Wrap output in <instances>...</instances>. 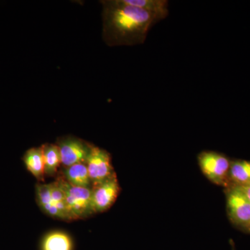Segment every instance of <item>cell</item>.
<instances>
[{
  "label": "cell",
  "mask_w": 250,
  "mask_h": 250,
  "mask_svg": "<svg viewBox=\"0 0 250 250\" xmlns=\"http://www.w3.org/2000/svg\"><path fill=\"white\" fill-rule=\"evenodd\" d=\"M103 39L109 47L144 43L151 28L160 22L156 15L126 4L123 0H104Z\"/></svg>",
  "instance_id": "cell-1"
},
{
  "label": "cell",
  "mask_w": 250,
  "mask_h": 250,
  "mask_svg": "<svg viewBox=\"0 0 250 250\" xmlns=\"http://www.w3.org/2000/svg\"><path fill=\"white\" fill-rule=\"evenodd\" d=\"M57 180L65 192L67 213L70 220L86 218L95 213L92 205L91 188L72 185L60 174Z\"/></svg>",
  "instance_id": "cell-2"
},
{
  "label": "cell",
  "mask_w": 250,
  "mask_h": 250,
  "mask_svg": "<svg viewBox=\"0 0 250 250\" xmlns=\"http://www.w3.org/2000/svg\"><path fill=\"white\" fill-rule=\"evenodd\" d=\"M199 166L210 182L228 188L231 161L220 152L203 151L197 156Z\"/></svg>",
  "instance_id": "cell-3"
},
{
  "label": "cell",
  "mask_w": 250,
  "mask_h": 250,
  "mask_svg": "<svg viewBox=\"0 0 250 250\" xmlns=\"http://www.w3.org/2000/svg\"><path fill=\"white\" fill-rule=\"evenodd\" d=\"M227 208L233 225L250 234V202L238 187L226 188Z\"/></svg>",
  "instance_id": "cell-4"
},
{
  "label": "cell",
  "mask_w": 250,
  "mask_h": 250,
  "mask_svg": "<svg viewBox=\"0 0 250 250\" xmlns=\"http://www.w3.org/2000/svg\"><path fill=\"white\" fill-rule=\"evenodd\" d=\"M92 187L103 183L116 174L111 163V154L102 148L91 145L85 161ZM91 187V188H92Z\"/></svg>",
  "instance_id": "cell-5"
},
{
  "label": "cell",
  "mask_w": 250,
  "mask_h": 250,
  "mask_svg": "<svg viewBox=\"0 0 250 250\" xmlns=\"http://www.w3.org/2000/svg\"><path fill=\"white\" fill-rule=\"evenodd\" d=\"M56 144L59 146L63 167L85 163L92 145L75 136L60 138Z\"/></svg>",
  "instance_id": "cell-6"
},
{
  "label": "cell",
  "mask_w": 250,
  "mask_h": 250,
  "mask_svg": "<svg viewBox=\"0 0 250 250\" xmlns=\"http://www.w3.org/2000/svg\"><path fill=\"white\" fill-rule=\"evenodd\" d=\"M91 190L92 205L95 213L106 211L116 202L121 190L116 174L92 187Z\"/></svg>",
  "instance_id": "cell-7"
},
{
  "label": "cell",
  "mask_w": 250,
  "mask_h": 250,
  "mask_svg": "<svg viewBox=\"0 0 250 250\" xmlns=\"http://www.w3.org/2000/svg\"><path fill=\"white\" fill-rule=\"evenodd\" d=\"M26 168L39 182L45 181V161L42 146L31 147L22 157Z\"/></svg>",
  "instance_id": "cell-8"
},
{
  "label": "cell",
  "mask_w": 250,
  "mask_h": 250,
  "mask_svg": "<svg viewBox=\"0 0 250 250\" xmlns=\"http://www.w3.org/2000/svg\"><path fill=\"white\" fill-rule=\"evenodd\" d=\"M36 197L38 205L44 213L53 218L65 220V217L62 215L52 201L50 193V184L41 183L36 184Z\"/></svg>",
  "instance_id": "cell-9"
},
{
  "label": "cell",
  "mask_w": 250,
  "mask_h": 250,
  "mask_svg": "<svg viewBox=\"0 0 250 250\" xmlns=\"http://www.w3.org/2000/svg\"><path fill=\"white\" fill-rule=\"evenodd\" d=\"M59 174L72 185L84 188L92 187L85 163L75 164L66 167H62V172Z\"/></svg>",
  "instance_id": "cell-10"
},
{
  "label": "cell",
  "mask_w": 250,
  "mask_h": 250,
  "mask_svg": "<svg viewBox=\"0 0 250 250\" xmlns=\"http://www.w3.org/2000/svg\"><path fill=\"white\" fill-rule=\"evenodd\" d=\"M71 237L62 231H53L45 235L41 241V250H73Z\"/></svg>",
  "instance_id": "cell-11"
},
{
  "label": "cell",
  "mask_w": 250,
  "mask_h": 250,
  "mask_svg": "<svg viewBox=\"0 0 250 250\" xmlns=\"http://www.w3.org/2000/svg\"><path fill=\"white\" fill-rule=\"evenodd\" d=\"M229 187L250 186V161H231L229 173Z\"/></svg>",
  "instance_id": "cell-12"
},
{
  "label": "cell",
  "mask_w": 250,
  "mask_h": 250,
  "mask_svg": "<svg viewBox=\"0 0 250 250\" xmlns=\"http://www.w3.org/2000/svg\"><path fill=\"white\" fill-rule=\"evenodd\" d=\"M126 4L146 10L156 15L161 21L168 16V1L167 0H123Z\"/></svg>",
  "instance_id": "cell-13"
},
{
  "label": "cell",
  "mask_w": 250,
  "mask_h": 250,
  "mask_svg": "<svg viewBox=\"0 0 250 250\" xmlns=\"http://www.w3.org/2000/svg\"><path fill=\"white\" fill-rule=\"evenodd\" d=\"M42 146L45 161V176L54 177L58 173L59 167L62 165L59 146L52 143H46Z\"/></svg>",
  "instance_id": "cell-14"
},
{
  "label": "cell",
  "mask_w": 250,
  "mask_h": 250,
  "mask_svg": "<svg viewBox=\"0 0 250 250\" xmlns=\"http://www.w3.org/2000/svg\"><path fill=\"white\" fill-rule=\"evenodd\" d=\"M49 184H50V193L52 201H53L56 207L58 208V209L60 210L62 215L65 217V220L70 221L68 213H67L65 192H64L57 179L54 182Z\"/></svg>",
  "instance_id": "cell-15"
},
{
  "label": "cell",
  "mask_w": 250,
  "mask_h": 250,
  "mask_svg": "<svg viewBox=\"0 0 250 250\" xmlns=\"http://www.w3.org/2000/svg\"><path fill=\"white\" fill-rule=\"evenodd\" d=\"M243 190L245 195L248 197V200L250 202V186H247V187H238Z\"/></svg>",
  "instance_id": "cell-16"
},
{
  "label": "cell",
  "mask_w": 250,
  "mask_h": 250,
  "mask_svg": "<svg viewBox=\"0 0 250 250\" xmlns=\"http://www.w3.org/2000/svg\"><path fill=\"white\" fill-rule=\"evenodd\" d=\"M232 250H235V247L234 245H233V243H232Z\"/></svg>",
  "instance_id": "cell-17"
}]
</instances>
